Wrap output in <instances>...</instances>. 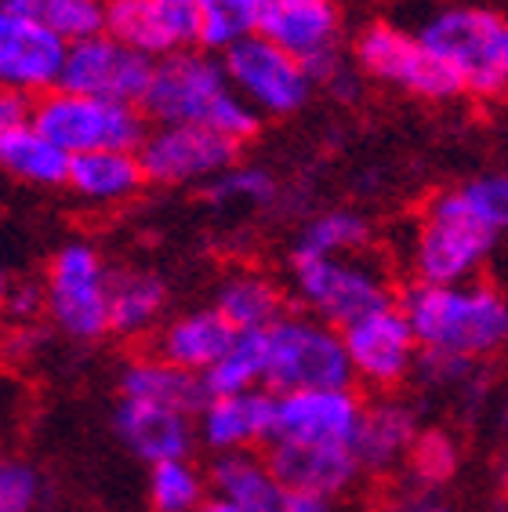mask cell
<instances>
[{"label": "cell", "mask_w": 508, "mask_h": 512, "mask_svg": "<svg viewBox=\"0 0 508 512\" xmlns=\"http://www.w3.org/2000/svg\"><path fill=\"white\" fill-rule=\"evenodd\" d=\"M418 436V418H414L411 407L400 404V400H378V404H367L352 451H356L367 473H385L396 462L411 458V447Z\"/></svg>", "instance_id": "obj_25"}, {"label": "cell", "mask_w": 508, "mask_h": 512, "mask_svg": "<svg viewBox=\"0 0 508 512\" xmlns=\"http://www.w3.org/2000/svg\"><path fill=\"white\" fill-rule=\"evenodd\" d=\"M44 498V480L30 462L0 447V512H33Z\"/></svg>", "instance_id": "obj_36"}, {"label": "cell", "mask_w": 508, "mask_h": 512, "mask_svg": "<svg viewBox=\"0 0 508 512\" xmlns=\"http://www.w3.org/2000/svg\"><path fill=\"white\" fill-rule=\"evenodd\" d=\"M149 4L164 15L182 48L200 44V0H149Z\"/></svg>", "instance_id": "obj_39"}, {"label": "cell", "mask_w": 508, "mask_h": 512, "mask_svg": "<svg viewBox=\"0 0 508 512\" xmlns=\"http://www.w3.org/2000/svg\"><path fill=\"white\" fill-rule=\"evenodd\" d=\"M294 298L309 309V316L345 331L360 316L392 306L389 276L381 266L363 258H309L291 255Z\"/></svg>", "instance_id": "obj_7"}, {"label": "cell", "mask_w": 508, "mask_h": 512, "mask_svg": "<svg viewBox=\"0 0 508 512\" xmlns=\"http://www.w3.org/2000/svg\"><path fill=\"white\" fill-rule=\"evenodd\" d=\"M0 313L11 327H33L40 316H48V298H44V284H8Z\"/></svg>", "instance_id": "obj_38"}, {"label": "cell", "mask_w": 508, "mask_h": 512, "mask_svg": "<svg viewBox=\"0 0 508 512\" xmlns=\"http://www.w3.org/2000/svg\"><path fill=\"white\" fill-rule=\"evenodd\" d=\"M102 33L117 37L127 48L142 51L149 59H164L171 51H182L178 37L149 0H106V26Z\"/></svg>", "instance_id": "obj_29"}, {"label": "cell", "mask_w": 508, "mask_h": 512, "mask_svg": "<svg viewBox=\"0 0 508 512\" xmlns=\"http://www.w3.org/2000/svg\"><path fill=\"white\" fill-rule=\"evenodd\" d=\"M120 396L146 400V404L178 407V411L189 414H196L207 404L204 378L193 375V371H182V367H175L171 360H164L157 353L131 356L120 367Z\"/></svg>", "instance_id": "obj_23"}, {"label": "cell", "mask_w": 508, "mask_h": 512, "mask_svg": "<svg viewBox=\"0 0 508 512\" xmlns=\"http://www.w3.org/2000/svg\"><path fill=\"white\" fill-rule=\"evenodd\" d=\"M421 353H443L458 360H483L508 342V298L487 280L469 284H418L400 298Z\"/></svg>", "instance_id": "obj_2"}, {"label": "cell", "mask_w": 508, "mask_h": 512, "mask_svg": "<svg viewBox=\"0 0 508 512\" xmlns=\"http://www.w3.org/2000/svg\"><path fill=\"white\" fill-rule=\"evenodd\" d=\"M367 404L349 389H305L276 393L273 440L284 444H342L352 447L360 436Z\"/></svg>", "instance_id": "obj_15"}, {"label": "cell", "mask_w": 508, "mask_h": 512, "mask_svg": "<svg viewBox=\"0 0 508 512\" xmlns=\"http://www.w3.org/2000/svg\"><path fill=\"white\" fill-rule=\"evenodd\" d=\"M352 59L371 80H381L389 88H400L414 99L447 102L465 95L454 69L443 66L421 37L392 26V22H371L352 44Z\"/></svg>", "instance_id": "obj_9"}, {"label": "cell", "mask_w": 508, "mask_h": 512, "mask_svg": "<svg viewBox=\"0 0 508 512\" xmlns=\"http://www.w3.org/2000/svg\"><path fill=\"white\" fill-rule=\"evenodd\" d=\"M77 200L95 207H117L142 193L146 171L138 160V149H95V153H80L69 164L66 182Z\"/></svg>", "instance_id": "obj_21"}, {"label": "cell", "mask_w": 508, "mask_h": 512, "mask_svg": "<svg viewBox=\"0 0 508 512\" xmlns=\"http://www.w3.org/2000/svg\"><path fill=\"white\" fill-rule=\"evenodd\" d=\"M222 66L229 73V84L262 117H291L313 95V77H309L305 62L294 59L291 51H284L262 33L225 48Z\"/></svg>", "instance_id": "obj_10"}, {"label": "cell", "mask_w": 508, "mask_h": 512, "mask_svg": "<svg viewBox=\"0 0 508 512\" xmlns=\"http://www.w3.org/2000/svg\"><path fill=\"white\" fill-rule=\"evenodd\" d=\"M276 418V393L251 389L233 396H207V404L196 411V436L211 454L254 451L269 444Z\"/></svg>", "instance_id": "obj_18"}, {"label": "cell", "mask_w": 508, "mask_h": 512, "mask_svg": "<svg viewBox=\"0 0 508 512\" xmlns=\"http://www.w3.org/2000/svg\"><path fill=\"white\" fill-rule=\"evenodd\" d=\"M200 512H251V509H244V505H233V502H225V498H215V494H211Z\"/></svg>", "instance_id": "obj_42"}, {"label": "cell", "mask_w": 508, "mask_h": 512, "mask_svg": "<svg viewBox=\"0 0 508 512\" xmlns=\"http://www.w3.org/2000/svg\"><path fill=\"white\" fill-rule=\"evenodd\" d=\"M69 164H73V157L59 142H51L37 124H26V128L0 138V171L11 175L15 182H26V186L37 189L66 186Z\"/></svg>", "instance_id": "obj_27"}, {"label": "cell", "mask_w": 508, "mask_h": 512, "mask_svg": "<svg viewBox=\"0 0 508 512\" xmlns=\"http://www.w3.org/2000/svg\"><path fill=\"white\" fill-rule=\"evenodd\" d=\"M207 197L215 204H247L262 207L276 200V178L265 168H251V164H233V168L218 175L207 186Z\"/></svg>", "instance_id": "obj_34"}, {"label": "cell", "mask_w": 508, "mask_h": 512, "mask_svg": "<svg viewBox=\"0 0 508 512\" xmlns=\"http://www.w3.org/2000/svg\"><path fill=\"white\" fill-rule=\"evenodd\" d=\"M280 512H334V498L313 494V491H291V487H287Z\"/></svg>", "instance_id": "obj_41"}, {"label": "cell", "mask_w": 508, "mask_h": 512, "mask_svg": "<svg viewBox=\"0 0 508 512\" xmlns=\"http://www.w3.org/2000/svg\"><path fill=\"white\" fill-rule=\"evenodd\" d=\"M407 462H411L414 480L425 483V487H440V483H447L450 476L458 473V447H454V440L447 433L429 429V433H421L414 440Z\"/></svg>", "instance_id": "obj_35"}, {"label": "cell", "mask_w": 508, "mask_h": 512, "mask_svg": "<svg viewBox=\"0 0 508 512\" xmlns=\"http://www.w3.org/2000/svg\"><path fill=\"white\" fill-rule=\"evenodd\" d=\"M66 44L0 4V88L22 91L30 99L59 88Z\"/></svg>", "instance_id": "obj_16"}, {"label": "cell", "mask_w": 508, "mask_h": 512, "mask_svg": "<svg viewBox=\"0 0 508 512\" xmlns=\"http://www.w3.org/2000/svg\"><path fill=\"white\" fill-rule=\"evenodd\" d=\"M342 338L356 382L367 389H381V393L407 382V375L421 360L418 335H414L403 306H396V302L378 309V313L360 316L356 324L345 327Z\"/></svg>", "instance_id": "obj_14"}, {"label": "cell", "mask_w": 508, "mask_h": 512, "mask_svg": "<svg viewBox=\"0 0 508 512\" xmlns=\"http://www.w3.org/2000/svg\"><path fill=\"white\" fill-rule=\"evenodd\" d=\"M265 458H269L273 473L280 476L284 487L327 494V498L345 494L363 473L356 451L342 444H284V440H273Z\"/></svg>", "instance_id": "obj_19"}, {"label": "cell", "mask_w": 508, "mask_h": 512, "mask_svg": "<svg viewBox=\"0 0 508 512\" xmlns=\"http://www.w3.org/2000/svg\"><path fill=\"white\" fill-rule=\"evenodd\" d=\"M461 197L490 229L508 233V175H479L461 182Z\"/></svg>", "instance_id": "obj_37"}, {"label": "cell", "mask_w": 508, "mask_h": 512, "mask_svg": "<svg viewBox=\"0 0 508 512\" xmlns=\"http://www.w3.org/2000/svg\"><path fill=\"white\" fill-rule=\"evenodd\" d=\"M142 113L149 124H200L236 146L262 131V113L229 84L222 59L207 48H182L157 59Z\"/></svg>", "instance_id": "obj_1"}, {"label": "cell", "mask_w": 508, "mask_h": 512, "mask_svg": "<svg viewBox=\"0 0 508 512\" xmlns=\"http://www.w3.org/2000/svg\"><path fill=\"white\" fill-rule=\"evenodd\" d=\"M215 309L233 324V331H269L287 316V298L276 280L244 269L218 284Z\"/></svg>", "instance_id": "obj_26"}, {"label": "cell", "mask_w": 508, "mask_h": 512, "mask_svg": "<svg viewBox=\"0 0 508 512\" xmlns=\"http://www.w3.org/2000/svg\"><path fill=\"white\" fill-rule=\"evenodd\" d=\"M269 0H200V48H233L236 40L254 37L262 30Z\"/></svg>", "instance_id": "obj_33"}, {"label": "cell", "mask_w": 508, "mask_h": 512, "mask_svg": "<svg viewBox=\"0 0 508 512\" xmlns=\"http://www.w3.org/2000/svg\"><path fill=\"white\" fill-rule=\"evenodd\" d=\"M207 480H211L215 498L244 505L251 512H280L287 494V487L273 473L269 458L254 451L215 454V462L207 465Z\"/></svg>", "instance_id": "obj_22"}, {"label": "cell", "mask_w": 508, "mask_h": 512, "mask_svg": "<svg viewBox=\"0 0 508 512\" xmlns=\"http://www.w3.org/2000/svg\"><path fill=\"white\" fill-rule=\"evenodd\" d=\"M0 4L37 22L40 30H48L62 44L88 40L106 26V0H0Z\"/></svg>", "instance_id": "obj_30"}, {"label": "cell", "mask_w": 508, "mask_h": 512, "mask_svg": "<svg viewBox=\"0 0 508 512\" xmlns=\"http://www.w3.org/2000/svg\"><path fill=\"white\" fill-rule=\"evenodd\" d=\"M146 498L153 512H200L211 498V480L189 458L149 465Z\"/></svg>", "instance_id": "obj_31"}, {"label": "cell", "mask_w": 508, "mask_h": 512, "mask_svg": "<svg viewBox=\"0 0 508 512\" xmlns=\"http://www.w3.org/2000/svg\"><path fill=\"white\" fill-rule=\"evenodd\" d=\"M407 512H454L450 505H443V502H432V498H421V502H414Z\"/></svg>", "instance_id": "obj_43"}, {"label": "cell", "mask_w": 508, "mask_h": 512, "mask_svg": "<svg viewBox=\"0 0 508 512\" xmlns=\"http://www.w3.org/2000/svg\"><path fill=\"white\" fill-rule=\"evenodd\" d=\"M421 44L454 69L465 95H508V19L487 8H443L421 22Z\"/></svg>", "instance_id": "obj_3"}, {"label": "cell", "mask_w": 508, "mask_h": 512, "mask_svg": "<svg viewBox=\"0 0 508 512\" xmlns=\"http://www.w3.org/2000/svg\"><path fill=\"white\" fill-rule=\"evenodd\" d=\"M371 240V226L367 218H360L356 211H323V215L309 218L298 233L294 255L309 258H342L363 251Z\"/></svg>", "instance_id": "obj_32"}, {"label": "cell", "mask_w": 508, "mask_h": 512, "mask_svg": "<svg viewBox=\"0 0 508 512\" xmlns=\"http://www.w3.org/2000/svg\"><path fill=\"white\" fill-rule=\"evenodd\" d=\"M153 69H157V59L127 48L109 33H95L88 40L66 44L59 88L91 95V99L142 106L149 84H153Z\"/></svg>", "instance_id": "obj_13"}, {"label": "cell", "mask_w": 508, "mask_h": 512, "mask_svg": "<svg viewBox=\"0 0 508 512\" xmlns=\"http://www.w3.org/2000/svg\"><path fill=\"white\" fill-rule=\"evenodd\" d=\"M4 291H8V276L0 273V302H4Z\"/></svg>", "instance_id": "obj_44"}, {"label": "cell", "mask_w": 508, "mask_h": 512, "mask_svg": "<svg viewBox=\"0 0 508 512\" xmlns=\"http://www.w3.org/2000/svg\"><path fill=\"white\" fill-rule=\"evenodd\" d=\"M33 124L69 157L95 149H138L149 135V117L142 106L91 99L66 88H51L33 102Z\"/></svg>", "instance_id": "obj_5"}, {"label": "cell", "mask_w": 508, "mask_h": 512, "mask_svg": "<svg viewBox=\"0 0 508 512\" xmlns=\"http://www.w3.org/2000/svg\"><path fill=\"white\" fill-rule=\"evenodd\" d=\"M33 102L37 99L22 95V91L0 88V138L33 124Z\"/></svg>", "instance_id": "obj_40"}, {"label": "cell", "mask_w": 508, "mask_h": 512, "mask_svg": "<svg viewBox=\"0 0 508 512\" xmlns=\"http://www.w3.org/2000/svg\"><path fill=\"white\" fill-rule=\"evenodd\" d=\"M240 146L200 124H153L138 160L149 186H211L233 168Z\"/></svg>", "instance_id": "obj_12"}, {"label": "cell", "mask_w": 508, "mask_h": 512, "mask_svg": "<svg viewBox=\"0 0 508 512\" xmlns=\"http://www.w3.org/2000/svg\"><path fill=\"white\" fill-rule=\"evenodd\" d=\"M167 309V287L157 273L146 269H117L109 287V335L146 338L160 331Z\"/></svg>", "instance_id": "obj_24"}, {"label": "cell", "mask_w": 508, "mask_h": 512, "mask_svg": "<svg viewBox=\"0 0 508 512\" xmlns=\"http://www.w3.org/2000/svg\"><path fill=\"white\" fill-rule=\"evenodd\" d=\"M265 375H269V331H236L222 360L200 378L207 396H233L262 389Z\"/></svg>", "instance_id": "obj_28"}, {"label": "cell", "mask_w": 508, "mask_h": 512, "mask_svg": "<svg viewBox=\"0 0 508 512\" xmlns=\"http://www.w3.org/2000/svg\"><path fill=\"white\" fill-rule=\"evenodd\" d=\"M498 229L465 204L461 189H443L429 200L421 229L414 233L411 269L418 284H469L487 266Z\"/></svg>", "instance_id": "obj_4"}, {"label": "cell", "mask_w": 508, "mask_h": 512, "mask_svg": "<svg viewBox=\"0 0 508 512\" xmlns=\"http://www.w3.org/2000/svg\"><path fill=\"white\" fill-rule=\"evenodd\" d=\"M352 382L356 375L338 327L316 316H284L269 327V393L349 389Z\"/></svg>", "instance_id": "obj_6"}, {"label": "cell", "mask_w": 508, "mask_h": 512, "mask_svg": "<svg viewBox=\"0 0 508 512\" xmlns=\"http://www.w3.org/2000/svg\"><path fill=\"white\" fill-rule=\"evenodd\" d=\"M196 414L178 411V407L146 404V400H127L113 407V433L117 440L135 454L138 462L160 465L189 458L196 444Z\"/></svg>", "instance_id": "obj_17"}, {"label": "cell", "mask_w": 508, "mask_h": 512, "mask_svg": "<svg viewBox=\"0 0 508 512\" xmlns=\"http://www.w3.org/2000/svg\"><path fill=\"white\" fill-rule=\"evenodd\" d=\"M44 298L48 320L73 342H98L109 335V287L113 273L106 269L98 247L88 240H69L48 258L44 269Z\"/></svg>", "instance_id": "obj_8"}, {"label": "cell", "mask_w": 508, "mask_h": 512, "mask_svg": "<svg viewBox=\"0 0 508 512\" xmlns=\"http://www.w3.org/2000/svg\"><path fill=\"white\" fill-rule=\"evenodd\" d=\"M258 33L291 51L294 59H302L313 84L338 91L349 80V69L338 51V40H342L338 0H269Z\"/></svg>", "instance_id": "obj_11"}, {"label": "cell", "mask_w": 508, "mask_h": 512, "mask_svg": "<svg viewBox=\"0 0 508 512\" xmlns=\"http://www.w3.org/2000/svg\"><path fill=\"white\" fill-rule=\"evenodd\" d=\"M236 331L233 324L211 309H189L182 316H171L164 320L157 331V342H153V353L171 360L182 371H193V375H207L211 367L222 360V353L233 345Z\"/></svg>", "instance_id": "obj_20"}]
</instances>
